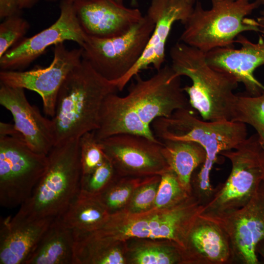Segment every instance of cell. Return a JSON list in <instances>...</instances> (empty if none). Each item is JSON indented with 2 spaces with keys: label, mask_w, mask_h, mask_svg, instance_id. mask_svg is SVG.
Listing matches in <instances>:
<instances>
[{
  "label": "cell",
  "mask_w": 264,
  "mask_h": 264,
  "mask_svg": "<svg viewBox=\"0 0 264 264\" xmlns=\"http://www.w3.org/2000/svg\"><path fill=\"white\" fill-rule=\"evenodd\" d=\"M205 9L198 1L183 24L180 41L203 52L219 47H234L243 32H259L256 20L247 16L260 4L250 0H210Z\"/></svg>",
  "instance_id": "obj_6"
},
{
  "label": "cell",
  "mask_w": 264,
  "mask_h": 264,
  "mask_svg": "<svg viewBox=\"0 0 264 264\" xmlns=\"http://www.w3.org/2000/svg\"><path fill=\"white\" fill-rule=\"evenodd\" d=\"M58 19L36 34L24 38L0 58L1 70H21L44 54L50 46L70 41L81 47L86 34L81 27L70 0H62Z\"/></svg>",
  "instance_id": "obj_13"
},
{
  "label": "cell",
  "mask_w": 264,
  "mask_h": 264,
  "mask_svg": "<svg viewBox=\"0 0 264 264\" xmlns=\"http://www.w3.org/2000/svg\"><path fill=\"white\" fill-rule=\"evenodd\" d=\"M194 4L186 0H151L146 14L154 21V28L146 46L135 65L122 77L111 82L118 91H122L132 79L153 66L160 69L165 60V46L174 24H184L191 14Z\"/></svg>",
  "instance_id": "obj_15"
},
{
  "label": "cell",
  "mask_w": 264,
  "mask_h": 264,
  "mask_svg": "<svg viewBox=\"0 0 264 264\" xmlns=\"http://www.w3.org/2000/svg\"><path fill=\"white\" fill-rule=\"evenodd\" d=\"M39 0H18L19 9L29 8L34 6Z\"/></svg>",
  "instance_id": "obj_35"
},
{
  "label": "cell",
  "mask_w": 264,
  "mask_h": 264,
  "mask_svg": "<svg viewBox=\"0 0 264 264\" xmlns=\"http://www.w3.org/2000/svg\"><path fill=\"white\" fill-rule=\"evenodd\" d=\"M162 152L181 186L192 195L191 180L194 171L203 163L206 153L202 146L192 141L165 140Z\"/></svg>",
  "instance_id": "obj_22"
},
{
  "label": "cell",
  "mask_w": 264,
  "mask_h": 264,
  "mask_svg": "<svg viewBox=\"0 0 264 264\" xmlns=\"http://www.w3.org/2000/svg\"><path fill=\"white\" fill-rule=\"evenodd\" d=\"M84 264H123L125 262L124 254L118 243H110L93 241L88 243L83 251Z\"/></svg>",
  "instance_id": "obj_27"
},
{
  "label": "cell",
  "mask_w": 264,
  "mask_h": 264,
  "mask_svg": "<svg viewBox=\"0 0 264 264\" xmlns=\"http://www.w3.org/2000/svg\"><path fill=\"white\" fill-rule=\"evenodd\" d=\"M146 14L126 33L112 38L86 35L82 58L107 80L113 82L124 76L141 56L154 28Z\"/></svg>",
  "instance_id": "obj_10"
},
{
  "label": "cell",
  "mask_w": 264,
  "mask_h": 264,
  "mask_svg": "<svg viewBox=\"0 0 264 264\" xmlns=\"http://www.w3.org/2000/svg\"><path fill=\"white\" fill-rule=\"evenodd\" d=\"M29 24L18 14L5 18L0 24V58L24 38Z\"/></svg>",
  "instance_id": "obj_29"
},
{
  "label": "cell",
  "mask_w": 264,
  "mask_h": 264,
  "mask_svg": "<svg viewBox=\"0 0 264 264\" xmlns=\"http://www.w3.org/2000/svg\"><path fill=\"white\" fill-rule=\"evenodd\" d=\"M55 218L8 217L0 223V264H24Z\"/></svg>",
  "instance_id": "obj_20"
},
{
  "label": "cell",
  "mask_w": 264,
  "mask_h": 264,
  "mask_svg": "<svg viewBox=\"0 0 264 264\" xmlns=\"http://www.w3.org/2000/svg\"><path fill=\"white\" fill-rule=\"evenodd\" d=\"M132 4H135L136 3V0H131Z\"/></svg>",
  "instance_id": "obj_40"
},
{
  "label": "cell",
  "mask_w": 264,
  "mask_h": 264,
  "mask_svg": "<svg viewBox=\"0 0 264 264\" xmlns=\"http://www.w3.org/2000/svg\"><path fill=\"white\" fill-rule=\"evenodd\" d=\"M220 154L231 162V172L226 181L215 188L212 199L200 214H219L243 207L264 179V148L256 133L247 137L235 149Z\"/></svg>",
  "instance_id": "obj_8"
},
{
  "label": "cell",
  "mask_w": 264,
  "mask_h": 264,
  "mask_svg": "<svg viewBox=\"0 0 264 264\" xmlns=\"http://www.w3.org/2000/svg\"><path fill=\"white\" fill-rule=\"evenodd\" d=\"M74 236L56 218L24 264H73Z\"/></svg>",
  "instance_id": "obj_21"
},
{
  "label": "cell",
  "mask_w": 264,
  "mask_h": 264,
  "mask_svg": "<svg viewBox=\"0 0 264 264\" xmlns=\"http://www.w3.org/2000/svg\"><path fill=\"white\" fill-rule=\"evenodd\" d=\"M200 215L217 223L227 234L232 263L261 264L256 247L264 239V179L243 207L224 213Z\"/></svg>",
  "instance_id": "obj_11"
},
{
  "label": "cell",
  "mask_w": 264,
  "mask_h": 264,
  "mask_svg": "<svg viewBox=\"0 0 264 264\" xmlns=\"http://www.w3.org/2000/svg\"><path fill=\"white\" fill-rule=\"evenodd\" d=\"M160 176L155 175L133 194L131 201L132 213L145 211L154 205Z\"/></svg>",
  "instance_id": "obj_32"
},
{
  "label": "cell",
  "mask_w": 264,
  "mask_h": 264,
  "mask_svg": "<svg viewBox=\"0 0 264 264\" xmlns=\"http://www.w3.org/2000/svg\"><path fill=\"white\" fill-rule=\"evenodd\" d=\"M78 22L85 33L109 38L128 31L143 17L136 8L126 6L123 0H72Z\"/></svg>",
  "instance_id": "obj_16"
},
{
  "label": "cell",
  "mask_w": 264,
  "mask_h": 264,
  "mask_svg": "<svg viewBox=\"0 0 264 264\" xmlns=\"http://www.w3.org/2000/svg\"><path fill=\"white\" fill-rule=\"evenodd\" d=\"M132 80L126 95L113 93L105 99L98 128L94 131L99 141L119 133L159 141L153 132V122L176 110L192 108L181 87V76L171 66H163L147 79L138 74Z\"/></svg>",
  "instance_id": "obj_1"
},
{
  "label": "cell",
  "mask_w": 264,
  "mask_h": 264,
  "mask_svg": "<svg viewBox=\"0 0 264 264\" xmlns=\"http://www.w3.org/2000/svg\"><path fill=\"white\" fill-rule=\"evenodd\" d=\"M256 1L259 2L260 5L262 4L263 6H264V0H255Z\"/></svg>",
  "instance_id": "obj_38"
},
{
  "label": "cell",
  "mask_w": 264,
  "mask_h": 264,
  "mask_svg": "<svg viewBox=\"0 0 264 264\" xmlns=\"http://www.w3.org/2000/svg\"><path fill=\"white\" fill-rule=\"evenodd\" d=\"M82 47L68 49L63 43L54 45V55L47 67L26 71L1 70L0 84L34 91L42 98L43 109L53 117L58 92L69 72L82 59Z\"/></svg>",
  "instance_id": "obj_12"
},
{
  "label": "cell",
  "mask_w": 264,
  "mask_h": 264,
  "mask_svg": "<svg viewBox=\"0 0 264 264\" xmlns=\"http://www.w3.org/2000/svg\"><path fill=\"white\" fill-rule=\"evenodd\" d=\"M115 174L113 165L106 156L102 163L93 171L82 175L80 192L89 195L99 194L111 183Z\"/></svg>",
  "instance_id": "obj_30"
},
{
  "label": "cell",
  "mask_w": 264,
  "mask_h": 264,
  "mask_svg": "<svg viewBox=\"0 0 264 264\" xmlns=\"http://www.w3.org/2000/svg\"><path fill=\"white\" fill-rule=\"evenodd\" d=\"M132 260L137 264H182V249L176 243L144 245L135 250Z\"/></svg>",
  "instance_id": "obj_25"
},
{
  "label": "cell",
  "mask_w": 264,
  "mask_h": 264,
  "mask_svg": "<svg viewBox=\"0 0 264 264\" xmlns=\"http://www.w3.org/2000/svg\"><path fill=\"white\" fill-rule=\"evenodd\" d=\"M118 90L83 59L61 86L52 118L56 144L98 129L106 98ZM55 144V145H56Z\"/></svg>",
  "instance_id": "obj_2"
},
{
  "label": "cell",
  "mask_w": 264,
  "mask_h": 264,
  "mask_svg": "<svg viewBox=\"0 0 264 264\" xmlns=\"http://www.w3.org/2000/svg\"><path fill=\"white\" fill-rule=\"evenodd\" d=\"M116 174L123 176L160 175L169 166L162 142L132 133H119L100 141Z\"/></svg>",
  "instance_id": "obj_14"
},
{
  "label": "cell",
  "mask_w": 264,
  "mask_h": 264,
  "mask_svg": "<svg viewBox=\"0 0 264 264\" xmlns=\"http://www.w3.org/2000/svg\"><path fill=\"white\" fill-rule=\"evenodd\" d=\"M155 137L165 140L198 143L206 158L216 162L221 152L235 149L247 137L246 125L232 120L206 121L196 116L192 108L176 110L168 117L156 119L152 124Z\"/></svg>",
  "instance_id": "obj_7"
},
{
  "label": "cell",
  "mask_w": 264,
  "mask_h": 264,
  "mask_svg": "<svg viewBox=\"0 0 264 264\" xmlns=\"http://www.w3.org/2000/svg\"><path fill=\"white\" fill-rule=\"evenodd\" d=\"M0 104L11 112L27 145L36 153L47 155L56 144L53 123L30 104L24 89L0 84Z\"/></svg>",
  "instance_id": "obj_17"
},
{
  "label": "cell",
  "mask_w": 264,
  "mask_h": 264,
  "mask_svg": "<svg viewBox=\"0 0 264 264\" xmlns=\"http://www.w3.org/2000/svg\"><path fill=\"white\" fill-rule=\"evenodd\" d=\"M236 42L241 45L240 48L214 49L206 53V61L214 68L231 75L239 83H242L249 95H258L264 86L254 74L258 67L264 65V36L262 35L257 43H253L241 34Z\"/></svg>",
  "instance_id": "obj_18"
},
{
  "label": "cell",
  "mask_w": 264,
  "mask_h": 264,
  "mask_svg": "<svg viewBox=\"0 0 264 264\" xmlns=\"http://www.w3.org/2000/svg\"><path fill=\"white\" fill-rule=\"evenodd\" d=\"M112 182V181H111ZM111 183L102 192L96 195L110 214L124 205L132 196L134 181H127L120 185Z\"/></svg>",
  "instance_id": "obj_31"
},
{
  "label": "cell",
  "mask_w": 264,
  "mask_h": 264,
  "mask_svg": "<svg viewBox=\"0 0 264 264\" xmlns=\"http://www.w3.org/2000/svg\"><path fill=\"white\" fill-rule=\"evenodd\" d=\"M203 206L193 196L171 207L147 212L110 214L99 227L84 236L113 243L132 238L163 239L182 249L187 233Z\"/></svg>",
  "instance_id": "obj_5"
},
{
  "label": "cell",
  "mask_w": 264,
  "mask_h": 264,
  "mask_svg": "<svg viewBox=\"0 0 264 264\" xmlns=\"http://www.w3.org/2000/svg\"><path fill=\"white\" fill-rule=\"evenodd\" d=\"M79 150L82 175L91 173L106 158L102 145L94 131L86 132L79 138Z\"/></svg>",
  "instance_id": "obj_28"
},
{
  "label": "cell",
  "mask_w": 264,
  "mask_h": 264,
  "mask_svg": "<svg viewBox=\"0 0 264 264\" xmlns=\"http://www.w3.org/2000/svg\"><path fill=\"white\" fill-rule=\"evenodd\" d=\"M0 136H8L23 139L22 134L17 130L14 123L0 122Z\"/></svg>",
  "instance_id": "obj_34"
},
{
  "label": "cell",
  "mask_w": 264,
  "mask_h": 264,
  "mask_svg": "<svg viewBox=\"0 0 264 264\" xmlns=\"http://www.w3.org/2000/svg\"><path fill=\"white\" fill-rule=\"evenodd\" d=\"M48 156L35 152L23 139L0 136V205L20 206L45 172Z\"/></svg>",
  "instance_id": "obj_9"
},
{
  "label": "cell",
  "mask_w": 264,
  "mask_h": 264,
  "mask_svg": "<svg viewBox=\"0 0 264 264\" xmlns=\"http://www.w3.org/2000/svg\"><path fill=\"white\" fill-rule=\"evenodd\" d=\"M259 28V32L264 36V6L260 16L256 20Z\"/></svg>",
  "instance_id": "obj_36"
},
{
  "label": "cell",
  "mask_w": 264,
  "mask_h": 264,
  "mask_svg": "<svg viewBox=\"0 0 264 264\" xmlns=\"http://www.w3.org/2000/svg\"><path fill=\"white\" fill-rule=\"evenodd\" d=\"M182 257V264H232L228 236L219 224L199 214L185 238Z\"/></svg>",
  "instance_id": "obj_19"
},
{
  "label": "cell",
  "mask_w": 264,
  "mask_h": 264,
  "mask_svg": "<svg viewBox=\"0 0 264 264\" xmlns=\"http://www.w3.org/2000/svg\"><path fill=\"white\" fill-rule=\"evenodd\" d=\"M110 213L96 195L79 192L65 213L60 217L74 233L94 230L108 219Z\"/></svg>",
  "instance_id": "obj_23"
},
{
  "label": "cell",
  "mask_w": 264,
  "mask_h": 264,
  "mask_svg": "<svg viewBox=\"0 0 264 264\" xmlns=\"http://www.w3.org/2000/svg\"><path fill=\"white\" fill-rule=\"evenodd\" d=\"M19 10L18 0H0V19L18 14Z\"/></svg>",
  "instance_id": "obj_33"
},
{
  "label": "cell",
  "mask_w": 264,
  "mask_h": 264,
  "mask_svg": "<svg viewBox=\"0 0 264 264\" xmlns=\"http://www.w3.org/2000/svg\"><path fill=\"white\" fill-rule=\"evenodd\" d=\"M188 2L194 4L195 2V0H186Z\"/></svg>",
  "instance_id": "obj_39"
},
{
  "label": "cell",
  "mask_w": 264,
  "mask_h": 264,
  "mask_svg": "<svg viewBox=\"0 0 264 264\" xmlns=\"http://www.w3.org/2000/svg\"><path fill=\"white\" fill-rule=\"evenodd\" d=\"M257 254H259L264 260V239L258 242L256 247Z\"/></svg>",
  "instance_id": "obj_37"
},
{
  "label": "cell",
  "mask_w": 264,
  "mask_h": 264,
  "mask_svg": "<svg viewBox=\"0 0 264 264\" xmlns=\"http://www.w3.org/2000/svg\"><path fill=\"white\" fill-rule=\"evenodd\" d=\"M154 202V208L175 206L192 196L180 184L176 174L170 168L160 175Z\"/></svg>",
  "instance_id": "obj_26"
},
{
  "label": "cell",
  "mask_w": 264,
  "mask_h": 264,
  "mask_svg": "<svg viewBox=\"0 0 264 264\" xmlns=\"http://www.w3.org/2000/svg\"><path fill=\"white\" fill-rule=\"evenodd\" d=\"M231 120L252 126L264 148V89L256 96L236 95Z\"/></svg>",
  "instance_id": "obj_24"
},
{
  "label": "cell",
  "mask_w": 264,
  "mask_h": 264,
  "mask_svg": "<svg viewBox=\"0 0 264 264\" xmlns=\"http://www.w3.org/2000/svg\"><path fill=\"white\" fill-rule=\"evenodd\" d=\"M170 56L174 71L192 81L191 86L183 88L192 108L204 120H231L237 80L211 66L205 53L182 42L171 47Z\"/></svg>",
  "instance_id": "obj_3"
},
{
  "label": "cell",
  "mask_w": 264,
  "mask_h": 264,
  "mask_svg": "<svg viewBox=\"0 0 264 264\" xmlns=\"http://www.w3.org/2000/svg\"><path fill=\"white\" fill-rule=\"evenodd\" d=\"M47 156L45 172L15 217H61L79 194L82 176L79 138L56 144Z\"/></svg>",
  "instance_id": "obj_4"
}]
</instances>
